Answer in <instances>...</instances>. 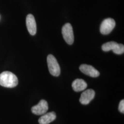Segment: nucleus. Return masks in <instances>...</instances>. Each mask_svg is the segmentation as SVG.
Masks as SVG:
<instances>
[{
    "label": "nucleus",
    "mask_w": 124,
    "mask_h": 124,
    "mask_svg": "<svg viewBox=\"0 0 124 124\" xmlns=\"http://www.w3.org/2000/svg\"><path fill=\"white\" fill-rule=\"evenodd\" d=\"M95 92L92 89H88L81 94L80 102L82 104L87 105L94 98Z\"/></svg>",
    "instance_id": "nucleus-6"
},
{
    "label": "nucleus",
    "mask_w": 124,
    "mask_h": 124,
    "mask_svg": "<svg viewBox=\"0 0 124 124\" xmlns=\"http://www.w3.org/2000/svg\"><path fill=\"white\" fill-rule=\"evenodd\" d=\"M48 109V103L45 100H41L39 103L31 108V111L33 114L36 115H43Z\"/></svg>",
    "instance_id": "nucleus-5"
},
{
    "label": "nucleus",
    "mask_w": 124,
    "mask_h": 124,
    "mask_svg": "<svg viewBox=\"0 0 124 124\" xmlns=\"http://www.w3.org/2000/svg\"><path fill=\"white\" fill-rule=\"evenodd\" d=\"M87 85L84 80L77 79L75 80L72 84L73 90L76 92L83 91L86 88Z\"/></svg>",
    "instance_id": "nucleus-10"
},
{
    "label": "nucleus",
    "mask_w": 124,
    "mask_h": 124,
    "mask_svg": "<svg viewBox=\"0 0 124 124\" xmlns=\"http://www.w3.org/2000/svg\"><path fill=\"white\" fill-rule=\"evenodd\" d=\"M115 26V20L111 18H108L104 19L101 24L100 31L102 35H108Z\"/></svg>",
    "instance_id": "nucleus-4"
},
{
    "label": "nucleus",
    "mask_w": 124,
    "mask_h": 124,
    "mask_svg": "<svg viewBox=\"0 0 124 124\" xmlns=\"http://www.w3.org/2000/svg\"><path fill=\"white\" fill-rule=\"evenodd\" d=\"M118 43L115 41H109L102 45V49L104 52H108L113 50Z\"/></svg>",
    "instance_id": "nucleus-11"
},
{
    "label": "nucleus",
    "mask_w": 124,
    "mask_h": 124,
    "mask_svg": "<svg viewBox=\"0 0 124 124\" xmlns=\"http://www.w3.org/2000/svg\"><path fill=\"white\" fill-rule=\"evenodd\" d=\"M62 35L67 44L72 45L74 41L73 28L70 23H67L62 28Z\"/></svg>",
    "instance_id": "nucleus-3"
},
{
    "label": "nucleus",
    "mask_w": 124,
    "mask_h": 124,
    "mask_svg": "<svg viewBox=\"0 0 124 124\" xmlns=\"http://www.w3.org/2000/svg\"><path fill=\"white\" fill-rule=\"evenodd\" d=\"M47 62L50 73L54 76H58L60 74V68L54 56L50 54L47 58Z\"/></svg>",
    "instance_id": "nucleus-2"
},
{
    "label": "nucleus",
    "mask_w": 124,
    "mask_h": 124,
    "mask_svg": "<svg viewBox=\"0 0 124 124\" xmlns=\"http://www.w3.org/2000/svg\"><path fill=\"white\" fill-rule=\"evenodd\" d=\"M56 118V115L55 112H51L45 113L40 117L38 122L40 124H49L53 121Z\"/></svg>",
    "instance_id": "nucleus-9"
},
{
    "label": "nucleus",
    "mask_w": 124,
    "mask_h": 124,
    "mask_svg": "<svg viewBox=\"0 0 124 124\" xmlns=\"http://www.w3.org/2000/svg\"><path fill=\"white\" fill-rule=\"evenodd\" d=\"M18 84L16 75L9 71H4L0 74V85L8 88H13Z\"/></svg>",
    "instance_id": "nucleus-1"
},
{
    "label": "nucleus",
    "mask_w": 124,
    "mask_h": 124,
    "mask_svg": "<svg viewBox=\"0 0 124 124\" xmlns=\"http://www.w3.org/2000/svg\"><path fill=\"white\" fill-rule=\"evenodd\" d=\"M26 26L28 31L32 36H34L36 33V23L34 16L31 14L27 15L26 19Z\"/></svg>",
    "instance_id": "nucleus-8"
},
{
    "label": "nucleus",
    "mask_w": 124,
    "mask_h": 124,
    "mask_svg": "<svg viewBox=\"0 0 124 124\" xmlns=\"http://www.w3.org/2000/svg\"><path fill=\"white\" fill-rule=\"evenodd\" d=\"M119 110L121 113L124 114V100H122L120 102L119 106Z\"/></svg>",
    "instance_id": "nucleus-13"
},
{
    "label": "nucleus",
    "mask_w": 124,
    "mask_h": 124,
    "mask_svg": "<svg viewBox=\"0 0 124 124\" xmlns=\"http://www.w3.org/2000/svg\"><path fill=\"white\" fill-rule=\"evenodd\" d=\"M112 51L114 52V53L116 54L120 55L123 54L124 52V45L118 43L116 46L115 48Z\"/></svg>",
    "instance_id": "nucleus-12"
},
{
    "label": "nucleus",
    "mask_w": 124,
    "mask_h": 124,
    "mask_svg": "<svg viewBox=\"0 0 124 124\" xmlns=\"http://www.w3.org/2000/svg\"><path fill=\"white\" fill-rule=\"evenodd\" d=\"M80 70L85 75L92 77H97L100 75L99 71L93 66L90 65H81L80 66Z\"/></svg>",
    "instance_id": "nucleus-7"
}]
</instances>
